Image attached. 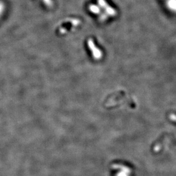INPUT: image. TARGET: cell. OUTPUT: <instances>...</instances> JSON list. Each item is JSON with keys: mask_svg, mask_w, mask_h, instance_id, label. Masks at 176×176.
Masks as SVG:
<instances>
[{"mask_svg": "<svg viewBox=\"0 0 176 176\" xmlns=\"http://www.w3.org/2000/svg\"><path fill=\"white\" fill-rule=\"evenodd\" d=\"M170 119L172 121H174L176 122V115L174 114H171L169 116Z\"/></svg>", "mask_w": 176, "mask_h": 176, "instance_id": "cell-5", "label": "cell"}, {"mask_svg": "<svg viewBox=\"0 0 176 176\" xmlns=\"http://www.w3.org/2000/svg\"><path fill=\"white\" fill-rule=\"evenodd\" d=\"M88 48L91 50L93 57L95 59H100L102 58V52L98 48L94 41L92 39H89L87 41Z\"/></svg>", "mask_w": 176, "mask_h": 176, "instance_id": "cell-1", "label": "cell"}, {"mask_svg": "<svg viewBox=\"0 0 176 176\" xmlns=\"http://www.w3.org/2000/svg\"><path fill=\"white\" fill-rule=\"evenodd\" d=\"M44 2L48 5H50L51 4V0H44Z\"/></svg>", "mask_w": 176, "mask_h": 176, "instance_id": "cell-7", "label": "cell"}, {"mask_svg": "<svg viewBox=\"0 0 176 176\" xmlns=\"http://www.w3.org/2000/svg\"><path fill=\"white\" fill-rule=\"evenodd\" d=\"M106 18H107V16L105 15V14H102V16L100 17V20H104L106 19Z\"/></svg>", "mask_w": 176, "mask_h": 176, "instance_id": "cell-6", "label": "cell"}, {"mask_svg": "<svg viewBox=\"0 0 176 176\" xmlns=\"http://www.w3.org/2000/svg\"><path fill=\"white\" fill-rule=\"evenodd\" d=\"M88 9L90 11H91L92 13L94 14H99L100 13V8L99 7L98 5H96L94 4H91L89 6Z\"/></svg>", "mask_w": 176, "mask_h": 176, "instance_id": "cell-2", "label": "cell"}, {"mask_svg": "<svg viewBox=\"0 0 176 176\" xmlns=\"http://www.w3.org/2000/svg\"><path fill=\"white\" fill-rule=\"evenodd\" d=\"M105 9L106 13H107V14H109V16H115L116 14V11L113 8L111 7L109 5H108L105 7Z\"/></svg>", "mask_w": 176, "mask_h": 176, "instance_id": "cell-3", "label": "cell"}, {"mask_svg": "<svg viewBox=\"0 0 176 176\" xmlns=\"http://www.w3.org/2000/svg\"><path fill=\"white\" fill-rule=\"evenodd\" d=\"M168 5L172 9L176 10V0H170Z\"/></svg>", "mask_w": 176, "mask_h": 176, "instance_id": "cell-4", "label": "cell"}]
</instances>
